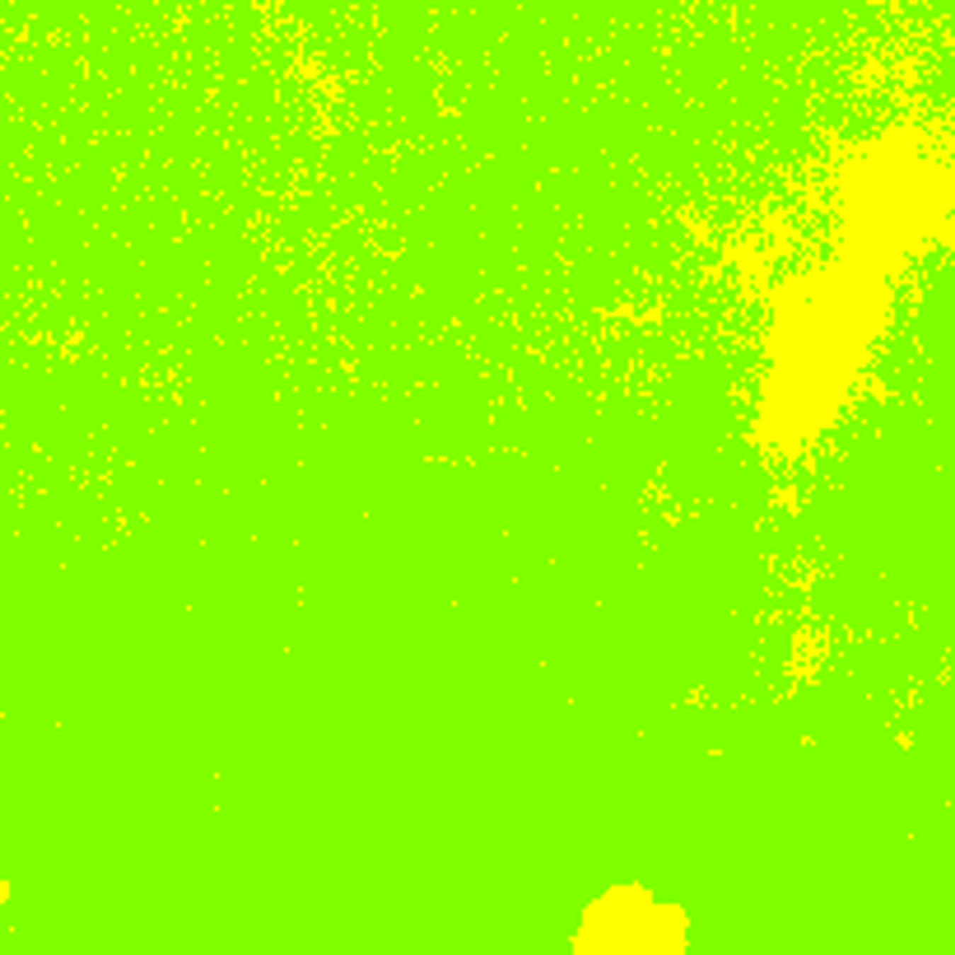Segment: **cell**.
<instances>
[{
    "label": "cell",
    "instance_id": "cell-1",
    "mask_svg": "<svg viewBox=\"0 0 955 955\" xmlns=\"http://www.w3.org/2000/svg\"><path fill=\"white\" fill-rule=\"evenodd\" d=\"M685 913L644 886L606 890L573 937V955H685Z\"/></svg>",
    "mask_w": 955,
    "mask_h": 955
}]
</instances>
